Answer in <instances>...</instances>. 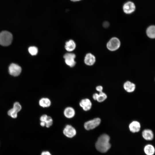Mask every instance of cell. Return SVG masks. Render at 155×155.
Masks as SVG:
<instances>
[{
  "mask_svg": "<svg viewBox=\"0 0 155 155\" xmlns=\"http://www.w3.org/2000/svg\"><path fill=\"white\" fill-rule=\"evenodd\" d=\"M110 140V137L108 134L104 133L101 135L98 138L95 144L96 150L101 153L107 152L111 147Z\"/></svg>",
  "mask_w": 155,
  "mask_h": 155,
  "instance_id": "cell-1",
  "label": "cell"
},
{
  "mask_svg": "<svg viewBox=\"0 0 155 155\" xmlns=\"http://www.w3.org/2000/svg\"><path fill=\"white\" fill-rule=\"evenodd\" d=\"M12 39V35L10 32L4 31L0 33V44L1 45H9L11 43Z\"/></svg>",
  "mask_w": 155,
  "mask_h": 155,
  "instance_id": "cell-2",
  "label": "cell"
},
{
  "mask_svg": "<svg viewBox=\"0 0 155 155\" xmlns=\"http://www.w3.org/2000/svg\"><path fill=\"white\" fill-rule=\"evenodd\" d=\"M100 122L101 119L100 118H95L86 122L84 124V127L88 130H92L98 127Z\"/></svg>",
  "mask_w": 155,
  "mask_h": 155,
  "instance_id": "cell-3",
  "label": "cell"
},
{
  "mask_svg": "<svg viewBox=\"0 0 155 155\" xmlns=\"http://www.w3.org/2000/svg\"><path fill=\"white\" fill-rule=\"evenodd\" d=\"M120 42L117 38L113 37L111 38L107 44V47L109 50L112 51H115L119 47Z\"/></svg>",
  "mask_w": 155,
  "mask_h": 155,
  "instance_id": "cell-4",
  "label": "cell"
},
{
  "mask_svg": "<svg viewBox=\"0 0 155 155\" xmlns=\"http://www.w3.org/2000/svg\"><path fill=\"white\" fill-rule=\"evenodd\" d=\"M75 55L74 53H68L65 54L63 57L65 59V63L71 67L74 66L76 64L75 60Z\"/></svg>",
  "mask_w": 155,
  "mask_h": 155,
  "instance_id": "cell-5",
  "label": "cell"
},
{
  "mask_svg": "<svg viewBox=\"0 0 155 155\" xmlns=\"http://www.w3.org/2000/svg\"><path fill=\"white\" fill-rule=\"evenodd\" d=\"M135 5L133 2L129 1L125 2L123 7L124 12L126 14H130L135 10Z\"/></svg>",
  "mask_w": 155,
  "mask_h": 155,
  "instance_id": "cell-6",
  "label": "cell"
},
{
  "mask_svg": "<svg viewBox=\"0 0 155 155\" xmlns=\"http://www.w3.org/2000/svg\"><path fill=\"white\" fill-rule=\"evenodd\" d=\"M21 106L18 102H15L13 104V108L8 112V115L11 117L15 118L17 117V113L21 110Z\"/></svg>",
  "mask_w": 155,
  "mask_h": 155,
  "instance_id": "cell-7",
  "label": "cell"
},
{
  "mask_svg": "<svg viewBox=\"0 0 155 155\" xmlns=\"http://www.w3.org/2000/svg\"><path fill=\"white\" fill-rule=\"evenodd\" d=\"M21 67L17 64H11L9 67V74L13 76H17L19 75L21 73Z\"/></svg>",
  "mask_w": 155,
  "mask_h": 155,
  "instance_id": "cell-8",
  "label": "cell"
},
{
  "mask_svg": "<svg viewBox=\"0 0 155 155\" xmlns=\"http://www.w3.org/2000/svg\"><path fill=\"white\" fill-rule=\"evenodd\" d=\"M63 133L66 137L72 138L76 135V131L75 128L72 126L68 125L64 128Z\"/></svg>",
  "mask_w": 155,
  "mask_h": 155,
  "instance_id": "cell-9",
  "label": "cell"
},
{
  "mask_svg": "<svg viewBox=\"0 0 155 155\" xmlns=\"http://www.w3.org/2000/svg\"><path fill=\"white\" fill-rule=\"evenodd\" d=\"M79 105L84 111H88L91 109L92 103L90 99L85 98L82 99L80 101Z\"/></svg>",
  "mask_w": 155,
  "mask_h": 155,
  "instance_id": "cell-10",
  "label": "cell"
},
{
  "mask_svg": "<svg viewBox=\"0 0 155 155\" xmlns=\"http://www.w3.org/2000/svg\"><path fill=\"white\" fill-rule=\"evenodd\" d=\"M142 136L143 138L147 141H151L153 140L154 134L153 131L149 129L144 130L142 132Z\"/></svg>",
  "mask_w": 155,
  "mask_h": 155,
  "instance_id": "cell-11",
  "label": "cell"
},
{
  "mask_svg": "<svg viewBox=\"0 0 155 155\" xmlns=\"http://www.w3.org/2000/svg\"><path fill=\"white\" fill-rule=\"evenodd\" d=\"M129 127L131 132L133 133H137L140 130L141 125L139 122L133 121L129 124Z\"/></svg>",
  "mask_w": 155,
  "mask_h": 155,
  "instance_id": "cell-12",
  "label": "cell"
},
{
  "mask_svg": "<svg viewBox=\"0 0 155 155\" xmlns=\"http://www.w3.org/2000/svg\"><path fill=\"white\" fill-rule=\"evenodd\" d=\"M95 61V57L91 53H87L85 57L84 62L85 64L88 65H93Z\"/></svg>",
  "mask_w": 155,
  "mask_h": 155,
  "instance_id": "cell-13",
  "label": "cell"
},
{
  "mask_svg": "<svg viewBox=\"0 0 155 155\" xmlns=\"http://www.w3.org/2000/svg\"><path fill=\"white\" fill-rule=\"evenodd\" d=\"M64 116L67 118L71 119L73 118L75 115V111L74 109L71 107L66 108L63 112Z\"/></svg>",
  "mask_w": 155,
  "mask_h": 155,
  "instance_id": "cell-14",
  "label": "cell"
},
{
  "mask_svg": "<svg viewBox=\"0 0 155 155\" xmlns=\"http://www.w3.org/2000/svg\"><path fill=\"white\" fill-rule=\"evenodd\" d=\"M144 151L146 155H154L155 153V148L152 145L147 144L144 147Z\"/></svg>",
  "mask_w": 155,
  "mask_h": 155,
  "instance_id": "cell-15",
  "label": "cell"
},
{
  "mask_svg": "<svg viewBox=\"0 0 155 155\" xmlns=\"http://www.w3.org/2000/svg\"><path fill=\"white\" fill-rule=\"evenodd\" d=\"M123 88L127 92H131L134 91L135 86L134 83L131 82L127 81L124 84Z\"/></svg>",
  "mask_w": 155,
  "mask_h": 155,
  "instance_id": "cell-16",
  "label": "cell"
},
{
  "mask_svg": "<svg viewBox=\"0 0 155 155\" xmlns=\"http://www.w3.org/2000/svg\"><path fill=\"white\" fill-rule=\"evenodd\" d=\"M65 47L67 51L71 52L75 49L76 44L73 40H70L66 42Z\"/></svg>",
  "mask_w": 155,
  "mask_h": 155,
  "instance_id": "cell-17",
  "label": "cell"
},
{
  "mask_svg": "<svg viewBox=\"0 0 155 155\" xmlns=\"http://www.w3.org/2000/svg\"><path fill=\"white\" fill-rule=\"evenodd\" d=\"M39 105L43 108H47L49 107L51 104L50 100L47 98H42L39 101Z\"/></svg>",
  "mask_w": 155,
  "mask_h": 155,
  "instance_id": "cell-18",
  "label": "cell"
},
{
  "mask_svg": "<svg viewBox=\"0 0 155 155\" xmlns=\"http://www.w3.org/2000/svg\"><path fill=\"white\" fill-rule=\"evenodd\" d=\"M146 33L148 36L150 38H154L155 36V27L152 25L149 26L147 29Z\"/></svg>",
  "mask_w": 155,
  "mask_h": 155,
  "instance_id": "cell-19",
  "label": "cell"
},
{
  "mask_svg": "<svg viewBox=\"0 0 155 155\" xmlns=\"http://www.w3.org/2000/svg\"><path fill=\"white\" fill-rule=\"evenodd\" d=\"M106 94L102 92H99L96 100L99 102H102L107 98Z\"/></svg>",
  "mask_w": 155,
  "mask_h": 155,
  "instance_id": "cell-20",
  "label": "cell"
},
{
  "mask_svg": "<svg viewBox=\"0 0 155 155\" xmlns=\"http://www.w3.org/2000/svg\"><path fill=\"white\" fill-rule=\"evenodd\" d=\"M28 50L29 53L32 55H36L38 53V48L34 46L30 47Z\"/></svg>",
  "mask_w": 155,
  "mask_h": 155,
  "instance_id": "cell-21",
  "label": "cell"
},
{
  "mask_svg": "<svg viewBox=\"0 0 155 155\" xmlns=\"http://www.w3.org/2000/svg\"><path fill=\"white\" fill-rule=\"evenodd\" d=\"M45 123V126L47 128L51 126L53 123V120L51 117L48 116L47 118L44 121Z\"/></svg>",
  "mask_w": 155,
  "mask_h": 155,
  "instance_id": "cell-22",
  "label": "cell"
},
{
  "mask_svg": "<svg viewBox=\"0 0 155 155\" xmlns=\"http://www.w3.org/2000/svg\"><path fill=\"white\" fill-rule=\"evenodd\" d=\"M48 116L46 114L42 115L41 116L40 118V121L44 122V121L47 118Z\"/></svg>",
  "mask_w": 155,
  "mask_h": 155,
  "instance_id": "cell-23",
  "label": "cell"
},
{
  "mask_svg": "<svg viewBox=\"0 0 155 155\" xmlns=\"http://www.w3.org/2000/svg\"><path fill=\"white\" fill-rule=\"evenodd\" d=\"M96 89L99 92H102L103 87L100 86H98L96 87Z\"/></svg>",
  "mask_w": 155,
  "mask_h": 155,
  "instance_id": "cell-24",
  "label": "cell"
},
{
  "mask_svg": "<svg viewBox=\"0 0 155 155\" xmlns=\"http://www.w3.org/2000/svg\"><path fill=\"white\" fill-rule=\"evenodd\" d=\"M109 26V23L108 22H104L103 24V26L105 28H108Z\"/></svg>",
  "mask_w": 155,
  "mask_h": 155,
  "instance_id": "cell-25",
  "label": "cell"
},
{
  "mask_svg": "<svg viewBox=\"0 0 155 155\" xmlns=\"http://www.w3.org/2000/svg\"><path fill=\"white\" fill-rule=\"evenodd\" d=\"M98 94L97 93H95L94 94H93V96H92L93 99L94 100H96L98 97Z\"/></svg>",
  "mask_w": 155,
  "mask_h": 155,
  "instance_id": "cell-26",
  "label": "cell"
},
{
  "mask_svg": "<svg viewBox=\"0 0 155 155\" xmlns=\"http://www.w3.org/2000/svg\"><path fill=\"white\" fill-rule=\"evenodd\" d=\"M41 155H51L50 153L48 151H44L41 154Z\"/></svg>",
  "mask_w": 155,
  "mask_h": 155,
  "instance_id": "cell-27",
  "label": "cell"
},
{
  "mask_svg": "<svg viewBox=\"0 0 155 155\" xmlns=\"http://www.w3.org/2000/svg\"><path fill=\"white\" fill-rule=\"evenodd\" d=\"M40 125L42 127H44L45 126V123L42 121H41L40 123Z\"/></svg>",
  "mask_w": 155,
  "mask_h": 155,
  "instance_id": "cell-28",
  "label": "cell"
},
{
  "mask_svg": "<svg viewBox=\"0 0 155 155\" xmlns=\"http://www.w3.org/2000/svg\"><path fill=\"white\" fill-rule=\"evenodd\" d=\"M71 0V1H80L81 0Z\"/></svg>",
  "mask_w": 155,
  "mask_h": 155,
  "instance_id": "cell-29",
  "label": "cell"
}]
</instances>
